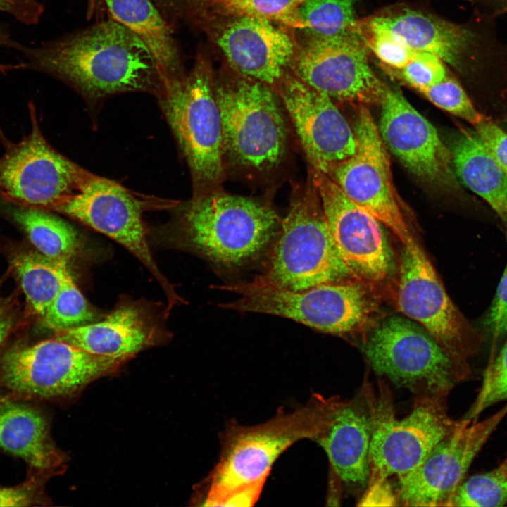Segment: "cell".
Segmentation results:
<instances>
[{
    "instance_id": "60d3db41",
    "label": "cell",
    "mask_w": 507,
    "mask_h": 507,
    "mask_svg": "<svg viewBox=\"0 0 507 507\" xmlns=\"http://www.w3.org/2000/svg\"><path fill=\"white\" fill-rule=\"evenodd\" d=\"M396 496L392 492L388 481L380 484L368 487L364 491L359 505L361 506H395Z\"/></svg>"
},
{
    "instance_id": "d6986e66",
    "label": "cell",
    "mask_w": 507,
    "mask_h": 507,
    "mask_svg": "<svg viewBox=\"0 0 507 507\" xmlns=\"http://www.w3.org/2000/svg\"><path fill=\"white\" fill-rule=\"evenodd\" d=\"M274 90L313 168L327 174L354 154L353 130L327 95L287 73Z\"/></svg>"
},
{
    "instance_id": "cb8c5ba5",
    "label": "cell",
    "mask_w": 507,
    "mask_h": 507,
    "mask_svg": "<svg viewBox=\"0 0 507 507\" xmlns=\"http://www.w3.org/2000/svg\"><path fill=\"white\" fill-rule=\"evenodd\" d=\"M0 449L21 458L44 476L57 472L64 462L44 415L34 407L8 398L0 400Z\"/></svg>"
},
{
    "instance_id": "ba28073f",
    "label": "cell",
    "mask_w": 507,
    "mask_h": 507,
    "mask_svg": "<svg viewBox=\"0 0 507 507\" xmlns=\"http://www.w3.org/2000/svg\"><path fill=\"white\" fill-rule=\"evenodd\" d=\"M214 87L225 163L258 173L277 168L287 153V128L274 89L239 73Z\"/></svg>"
},
{
    "instance_id": "f35d334b",
    "label": "cell",
    "mask_w": 507,
    "mask_h": 507,
    "mask_svg": "<svg viewBox=\"0 0 507 507\" xmlns=\"http://www.w3.org/2000/svg\"><path fill=\"white\" fill-rule=\"evenodd\" d=\"M474 127L499 163L507 170V133L484 115Z\"/></svg>"
},
{
    "instance_id": "1f68e13d",
    "label": "cell",
    "mask_w": 507,
    "mask_h": 507,
    "mask_svg": "<svg viewBox=\"0 0 507 507\" xmlns=\"http://www.w3.org/2000/svg\"><path fill=\"white\" fill-rule=\"evenodd\" d=\"M507 400V340L490 361L477 395L464 418L477 420L487 408Z\"/></svg>"
},
{
    "instance_id": "7c38bea8",
    "label": "cell",
    "mask_w": 507,
    "mask_h": 507,
    "mask_svg": "<svg viewBox=\"0 0 507 507\" xmlns=\"http://www.w3.org/2000/svg\"><path fill=\"white\" fill-rule=\"evenodd\" d=\"M88 352L56 337L17 344L0 356V386L17 396H69L125 361Z\"/></svg>"
},
{
    "instance_id": "603a6c76",
    "label": "cell",
    "mask_w": 507,
    "mask_h": 507,
    "mask_svg": "<svg viewBox=\"0 0 507 507\" xmlns=\"http://www.w3.org/2000/svg\"><path fill=\"white\" fill-rule=\"evenodd\" d=\"M218 45L230 64L273 89L296 56L292 37L268 20L240 15L221 32Z\"/></svg>"
},
{
    "instance_id": "d590c367",
    "label": "cell",
    "mask_w": 507,
    "mask_h": 507,
    "mask_svg": "<svg viewBox=\"0 0 507 507\" xmlns=\"http://www.w3.org/2000/svg\"><path fill=\"white\" fill-rule=\"evenodd\" d=\"M391 72L420 92L451 74L448 65L439 57L425 51H416L406 65Z\"/></svg>"
},
{
    "instance_id": "d4e9b609",
    "label": "cell",
    "mask_w": 507,
    "mask_h": 507,
    "mask_svg": "<svg viewBox=\"0 0 507 507\" xmlns=\"http://www.w3.org/2000/svg\"><path fill=\"white\" fill-rule=\"evenodd\" d=\"M451 154L459 179L507 224V170L477 131L462 128L453 142Z\"/></svg>"
},
{
    "instance_id": "e0dca14e",
    "label": "cell",
    "mask_w": 507,
    "mask_h": 507,
    "mask_svg": "<svg viewBox=\"0 0 507 507\" xmlns=\"http://www.w3.org/2000/svg\"><path fill=\"white\" fill-rule=\"evenodd\" d=\"M310 175L346 265L358 280L371 287L387 282L396 262L382 223L347 197L325 173L312 168Z\"/></svg>"
},
{
    "instance_id": "ab89813d",
    "label": "cell",
    "mask_w": 507,
    "mask_h": 507,
    "mask_svg": "<svg viewBox=\"0 0 507 507\" xmlns=\"http://www.w3.org/2000/svg\"><path fill=\"white\" fill-rule=\"evenodd\" d=\"M44 10L43 5L38 0H0L1 12L27 25L38 23Z\"/></svg>"
},
{
    "instance_id": "30bf717a",
    "label": "cell",
    "mask_w": 507,
    "mask_h": 507,
    "mask_svg": "<svg viewBox=\"0 0 507 507\" xmlns=\"http://www.w3.org/2000/svg\"><path fill=\"white\" fill-rule=\"evenodd\" d=\"M361 349L377 375L416 396L449 394L470 373L424 327L405 315L379 321Z\"/></svg>"
},
{
    "instance_id": "3957f363",
    "label": "cell",
    "mask_w": 507,
    "mask_h": 507,
    "mask_svg": "<svg viewBox=\"0 0 507 507\" xmlns=\"http://www.w3.org/2000/svg\"><path fill=\"white\" fill-rule=\"evenodd\" d=\"M325 402V396L314 394L304 405L289 412L281 409L265 423H230L222 434L219 460L204 482L201 505H254L280 455L299 440H315Z\"/></svg>"
},
{
    "instance_id": "7bdbcfd3",
    "label": "cell",
    "mask_w": 507,
    "mask_h": 507,
    "mask_svg": "<svg viewBox=\"0 0 507 507\" xmlns=\"http://www.w3.org/2000/svg\"><path fill=\"white\" fill-rule=\"evenodd\" d=\"M476 6V11L497 18L507 13V0H468Z\"/></svg>"
},
{
    "instance_id": "8d00e7d4",
    "label": "cell",
    "mask_w": 507,
    "mask_h": 507,
    "mask_svg": "<svg viewBox=\"0 0 507 507\" xmlns=\"http://www.w3.org/2000/svg\"><path fill=\"white\" fill-rule=\"evenodd\" d=\"M40 482L35 477L14 487L0 486V506H28L41 500Z\"/></svg>"
},
{
    "instance_id": "9a60e30c",
    "label": "cell",
    "mask_w": 507,
    "mask_h": 507,
    "mask_svg": "<svg viewBox=\"0 0 507 507\" xmlns=\"http://www.w3.org/2000/svg\"><path fill=\"white\" fill-rule=\"evenodd\" d=\"M506 415L507 404L483 420H458L416 468L397 477V501L406 506L451 507L473 460Z\"/></svg>"
},
{
    "instance_id": "f1b7e54d",
    "label": "cell",
    "mask_w": 507,
    "mask_h": 507,
    "mask_svg": "<svg viewBox=\"0 0 507 507\" xmlns=\"http://www.w3.org/2000/svg\"><path fill=\"white\" fill-rule=\"evenodd\" d=\"M356 0H303L299 8L310 37H332L355 30Z\"/></svg>"
},
{
    "instance_id": "f6af8a7d",
    "label": "cell",
    "mask_w": 507,
    "mask_h": 507,
    "mask_svg": "<svg viewBox=\"0 0 507 507\" xmlns=\"http://www.w3.org/2000/svg\"><path fill=\"white\" fill-rule=\"evenodd\" d=\"M20 45L21 44L14 41L8 32L0 25V48L10 47L18 49Z\"/></svg>"
},
{
    "instance_id": "4316f807",
    "label": "cell",
    "mask_w": 507,
    "mask_h": 507,
    "mask_svg": "<svg viewBox=\"0 0 507 507\" xmlns=\"http://www.w3.org/2000/svg\"><path fill=\"white\" fill-rule=\"evenodd\" d=\"M9 262L29 310L42 319L70 273L68 261L48 258L36 250H19L11 254Z\"/></svg>"
},
{
    "instance_id": "836d02e7",
    "label": "cell",
    "mask_w": 507,
    "mask_h": 507,
    "mask_svg": "<svg viewBox=\"0 0 507 507\" xmlns=\"http://www.w3.org/2000/svg\"><path fill=\"white\" fill-rule=\"evenodd\" d=\"M438 108L476 125L482 119L460 82L449 74L439 82L420 92Z\"/></svg>"
},
{
    "instance_id": "9c48e42d",
    "label": "cell",
    "mask_w": 507,
    "mask_h": 507,
    "mask_svg": "<svg viewBox=\"0 0 507 507\" xmlns=\"http://www.w3.org/2000/svg\"><path fill=\"white\" fill-rule=\"evenodd\" d=\"M468 23L459 24L406 7L389 8L362 20L384 30L415 51L439 57L463 75L507 68V44L496 31V18L476 11Z\"/></svg>"
},
{
    "instance_id": "74e56055",
    "label": "cell",
    "mask_w": 507,
    "mask_h": 507,
    "mask_svg": "<svg viewBox=\"0 0 507 507\" xmlns=\"http://www.w3.org/2000/svg\"><path fill=\"white\" fill-rule=\"evenodd\" d=\"M485 323L494 337L507 332V266L499 283Z\"/></svg>"
},
{
    "instance_id": "b9f144b4",
    "label": "cell",
    "mask_w": 507,
    "mask_h": 507,
    "mask_svg": "<svg viewBox=\"0 0 507 507\" xmlns=\"http://www.w3.org/2000/svg\"><path fill=\"white\" fill-rule=\"evenodd\" d=\"M17 322L18 313L14 302L11 298L4 296L0 291V347L11 334Z\"/></svg>"
},
{
    "instance_id": "7a4b0ae2",
    "label": "cell",
    "mask_w": 507,
    "mask_h": 507,
    "mask_svg": "<svg viewBox=\"0 0 507 507\" xmlns=\"http://www.w3.org/2000/svg\"><path fill=\"white\" fill-rule=\"evenodd\" d=\"M159 238L171 248L195 254L222 274L237 273L265 258L282 219L261 200L219 189L173 207Z\"/></svg>"
},
{
    "instance_id": "5bb4252c",
    "label": "cell",
    "mask_w": 507,
    "mask_h": 507,
    "mask_svg": "<svg viewBox=\"0 0 507 507\" xmlns=\"http://www.w3.org/2000/svg\"><path fill=\"white\" fill-rule=\"evenodd\" d=\"M354 154L327 175L352 201L374 215L403 246L413 238L395 189L390 162L379 128L364 105L356 106Z\"/></svg>"
},
{
    "instance_id": "d6a6232c",
    "label": "cell",
    "mask_w": 507,
    "mask_h": 507,
    "mask_svg": "<svg viewBox=\"0 0 507 507\" xmlns=\"http://www.w3.org/2000/svg\"><path fill=\"white\" fill-rule=\"evenodd\" d=\"M355 30L368 49L389 69L402 68L413 58L416 52L389 32L371 27L362 19L358 20Z\"/></svg>"
},
{
    "instance_id": "44dd1931",
    "label": "cell",
    "mask_w": 507,
    "mask_h": 507,
    "mask_svg": "<svg viewBox=\"0 0 507 507\" xmlns=\"http://www.w3.org/2000/svg\"><path fill=\"white\" fill-rule=\"evenodd\" d=\"M370 415L363 387L358 396L327 397L320 430L315 439L330 468L343 483L364 490L370 479Z\"/></svg>"
},
{
    "instance_id": "8fae6325",
    "label": "cell",
    "mask_w": 507,
    "mask_h": 507,
    "mask_svg": "<svg viewBox=\"0 0 507 507\" xmlns=\"http://www.w3.org/2000/svg\"><path fill=\"white\" fill-rule=\"evenodd\" d=\"M180 202L137 194L116 182L96 175L75 194L57 206L64 214L119 243L151 273L167 298V308L184 302L158 268L148 242L143 213L148 209L173 208Z\"/></svg>"
},
{
    "instance_id": "e575fe53",
    "label": "cell",
    "mask_w": 507,
    "mask_h": 507,
    "mask_svg": "<svg viewBox=\"0 0 507 507\" xmlns=\"http://www.w3.org/2000/svg\"><path fill=\"white\" fill-rule=\"evenodd\" d=\"M239 15H250L303 30L299 8L303 0H218Z\"/></svg>"
},
{
    "instance_id": "ac0fdd59",
    "label": "cell",
    "mask_w": 507,
    "mask_h": 507,
    "mask_svg": "<svg viewBox=\"0 0 507 507\" xmlns=\"http://www.w3.org/2000/svg\"><path fill=\"white\" fill-rule=\"evenodd\" d=\"M396 306L402 314L424 327L456 361L468 367L473 347L467 323L416 241L403 246L401 254Z\"/></svg>"
},
{
    "instance_id": "7402d4cb",
    "label": "cell",
    "mask_w": 507,
    "mask_h": 507,
    "mask_svg": "<svg viewBox=\"0 0 507 507\" xmlns=\"http://www.w3.org/2000/svg\"><path fill=\"white\" fill-rule=\"evenodd\" d=\"M54 337L94 354L128 361L169 334L149 304L125 299L101 320L56 332Z\"/></svg>"
},
{
    "instance_id": "6da1fadb",
    "label": "cell",
    "mask_w": 507,
    "mask_h": 507,
    "mask_svg": "<svg viewBox=\"0 0 507 507\" xmlns=\"http://www.w3.org/2000/svg\"><path fill=\"white\" fill-rule=\"evenodd\" d=\"M25 68L66 83L90 104L125 92L156 96L163 78L147 46L111 19L35 47L21 45Z\"/></svg>"
},
{
    "instance_id": "2e32d148",
    "label": "cell",
    "mask_w": 507,
    "mask_h": 507,
    "mask_svg": "<svg viewBox=\"0 0 507 507\" xmlns=\"http://www.w3.org/2000/svg\"><path fill=\"white\" fill-rule=\"evenodd\" d=\"M369 51L356 30L310 37L296 54L294 75L332 99L355 106L380 104L387 86L372 69Z\"/></svg>"
},
{
    "instance_id": "4fadbf2b",
    "label": "cell",
    "mask_w": 507,
    "mask_h": 507,
    "mask_svg": "<svg viewBox=\"0 0 507 507\" xmlns=\"http://www.w3.org/2000/svg\"><path fill=\"white\" fill-rule=\"evenodd\" d=\"M32 129L18 142L1 131L0 200L15 205L54 210L77 193L93 173L53 148L44 137L35 108L29 106Z\"/></svg>"
},
{
    "instance_id": "83f0119b",
    "label": "cell",
    "mask_w": 507,
    "mask_h": 507,
    "mask_svg": "<svg viewBox=\"0 0 507 507\" xmlns=\"http://www.w3.org/2000/svg\"><path fill=\"white\" fill-rule=\"evenodd\" d=\"M11 204L10 213L35 250L56 260L68 261L78 251L80 234L54 211Z\"/></svg>"
},
{
    "instance_id": "277c9868",
    "label": "cell",
    "mask_w": 507,
    "mask_h": 507,
    "mask_svg": "<svg viewBox=\"0 0 507 507\" xmlns=\"http://www.w3.org/2000/svg\"><path fill=\"white\" fill-rule=\"evenodd\" d=\"M254 278L294 292L357 280L340 256L311 175L294 191L264 270Z\"/></svg>"
},
{
    "instance_id": "f546056e",
    "label": "cell",
    "mask_w": 507,
    "mask_h": 507,
    "mask_svg": "<svg viewBox=\"0 0 507 507\" xmlns=\"http://www.w3.org/2000/svg\"><path fill=\"white\" fill-rule=\"evenodd\" d=\"M507 505V453L490 471L464 479L457 488L451 507H496Z\"/></svg>"
},
{
    "instance_id": "4dcf8cb0",
    "label": "cell",
    "mask_w": 507,
    "mask_h": 507,
    "mask_svg": "<svg viewBox=\"0 0 507 507\" xmlns=\"http://www.w3.org/2000/svg\"><path fill=\"white\" fill-rule=\"evenodd\" d=\"M96 318L69 273L41 321L58 332L95 322Z\"/></svg>"
},
{
    "instance_id": "7dc6e473",
    "label": "cell",
    "mask_w": 507,
    "mask_h": 507,
    "mask_svg": "<svg viewBox=\"0 0 507 507\" xmlns=\"http://www.w3.org/2000/svg\"><path fill=\"white\" fill-rule=\"evenodd\" d=\"M194 1H197L198 0H194ZM217 1H218V0H217Z\"/></svg>"
},
{
    "instance_id": "ee69618b",
    "label": "cell",
    "mask_w": 507,
    "mask_h": 507,
    "mask_svg": "<svg viewBox=\"0 0 507 507\" xmlns=\"http://www.w3.org/2000/svg\"><path fill=\"white\" fill-rule=\"evenodd\" d=\"M154 4L160 8L163 15L174 12L180 6L182 0H152Z\"/></svg>"
},
{
    "instance_id": "ffe728a7",
    "label": "cell",
    "mask_w": 507,
    "mask_h": 507,
    "mask_svg": "<svg viewBox=\"0 0 507 507\" xmlns=\"http://www.w3.org/2000/svg\"><path fill=\"white\" fill-rule=\"evenodd\" d=\"M384 143L421 180L444 187L453 180L451 154L435 127L396 89L386 87L380 103Z\"/></svg>"
},
{
    "instance_id": "8992f818",
    "label": "cell",
    "mask_w": 507,
    "mask_h": 507,
    "mask_svg": "<svg viewBox=\"0 0 507 507\" xmlns=\"http://www.w3.org/2000/svg\"><path fill=\"white\" fill-rule=\"evenodd\" d=\"M362 387L371 424L367 487L416 468L458 424L448 413V394L417 395L410 413L398 419L392 394L383 380L375 389L365 379Z\"/></svg>"
},
{
    "instance_id": "52a82bcc",
    "label": "cell",
    "mask_w": 507,
    "mask_h": 507,
    "mask_svg": "<svg viewBox=\"0 0 507 507\" xmlns=\"http://www.w3.org/2000/svg\"><path fill=\"white\" fill-rule=\"evenodd\" d=\"M189 168L193 196L220 188L225 176L221 117L204 62L163 82L156 96Z\"/></svg>"
},
{
    "instance_id": "5b68a950",
    "label": "cell",
    "mask_w": 507,
    "mask_h": 507,
    "mask_svg": "<svg viewBox=\"0 0 507 507\" xmlns=\"http://www.w3.org/2000/svg\"><path fill=\"white\" fill-rule=\"evenodd\" d=\"M213 287L238 295L236 300L220 303L223 308L283 317L339 336L361 330L377 311L373 287L357 280L322 284L299 292L254 278Z\"/></svg>"
},
{
    "instance_id": "484cf974",
    "label": "cell",
    "mask_w": 507,
    "mask_h": 507,
    "mask_svg": "<svg viewBox=\"0 0 507 507\" xmlns=\"http://www.w3.org/2000/svg\"><path fill=\"white\" fill-rule=\"evenodd\" d=\"M112 19L127 27L149 49L163 82L182 73L172 30L151 0H104Z\"/></svg>"
},
{
    "instance_id": "bcb514c9",
    "label": "cell",
    "mask_w": 507,
    "mask_h": 507,
    "mask_svg": "<svg viewBox=\"0 0 507 507\" xmlns=\"http://www.w3.org/2000/svg\"><path fill=\"white\" fill-rule=\"evenodd\" d=\"M21 68L20 65H9L0 63V73H5L15 69Z\"/></svg>"
}]
</instances>
